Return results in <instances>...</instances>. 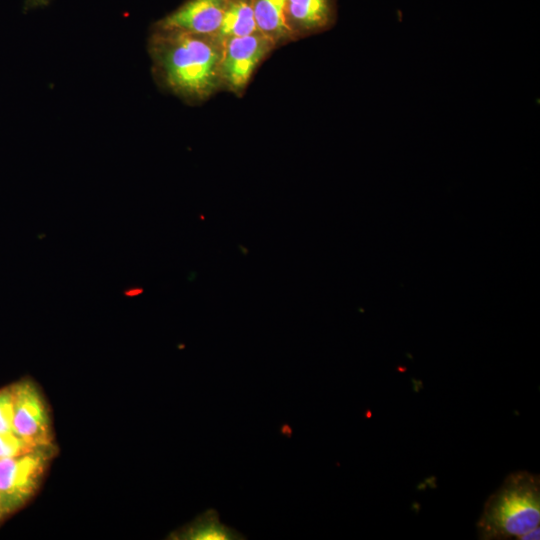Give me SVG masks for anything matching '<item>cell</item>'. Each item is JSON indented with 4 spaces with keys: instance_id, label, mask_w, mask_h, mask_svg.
<instances>
[{
    "instance_id": "cell-1",
    "label": "cell",
    "mask_w": 540,
    "mask_h": 540,
    "mask_svg": "<svg viewBox=\"0 0 540 540\" xmlns=\"http://www.w3.org/2000/svg\"><path fill=\"white\" fill-rule=\"evenodd\" d=\"M150 52L159 78L180 96L204 98L222 79V44L215 36L156 28Z\"/></svg>"
},
{
    "instance_id": "cell-2",
    "label": "cell",
    "mask_w": 540,
    "mask_h": 540,
    "mask_svg": "<svg viewBox=\"0 0 540 540\" xmlns=\"http://www.w3.org/2000/svg\"><path fill=\"white\" fill-rule=\"evenodd\" d=\"M539 523V475L516 471L487 498L477 531L481 540L521 539Z\"/></svg>"
},
{
    "instance_id": "cell-3",
    "label": "cell",
    "mask_w": 540,
    "mask_h": 540,
    "mask_svg": "<svg viewBox=\"0 0 540 540\" xmlns=\"http://www.w3.org/2000/svg\"><path fill=\"white\" fill-rule=\"evenodd\" d=\"M55 449L52 443L0 459V502L8 514L20 509L36 493Z\"/></svg>"
},
{
    "instance_id": "cell-4",
    "label": "cell",
    "mask_w": 540,
    "mask_h": 540,
    "mask_svg": "<svg viewBox=\"0 0 540 540\" xmlns=\"http://www.w3.org/2000/svg\"><path fill=\"white\" fill-rule=\"evenodd\" d=\"M14 394L13 428L32 447L53 443L50 415L45 400L31 380L12 384Z\"/></svg>"
},
{
    "instance_id": "cell-5",
    "label": "cell",
    "mask_w": 540,
    "mask_h": 540,
    "mask_svg": "<svg viewBox=\"0 0 540 540\" xmlns=\"http://www.w3.org/2000/svg\"><path fill=\"white\" fill-rule=\"evenodd\" d=\"M275 43L276 41L260 31L224 41L221 75L230 88L234 91L243 89L258 63Z\"/></svg>"
},
{
    "instance_id": "cell-6",
    "label": "cell",
    "mask_w": 540,
    "mask_h": 540,
    "mask_svg": "<svg viewBox=\"0 0 540 540\" xmlns=\"http://www.w3.org/2000/svg\"><path fill=\"white\" fill-rule=\"evenodd\" d=\"M230 0H187L161 19L157 29L215 36Z\"/></svg>"
},
{
    "instance_id": "cell-7",
    "label": "cell",
    "mask_w": 540,
    "mask_h": 540,
    "mask_svg": "<svg viewBox=\"0 0 540 540\" xmlns=\"http://www.w3.org/2000/svg\"><path fill=\"white\" fill-rule=\"evenodd\" d=\"M335 0H287L286 19L291 30L321 31L335 21Z\"/></svg>"
},
{
    "instance_id": "cell-8",
    "label": "cell",
    "mask_w": 540,
    "mask_h": 540,
    "mask_svg": "<svg viewBox=\"0 0 540 540\" xmlns=\"http://www.w3.org/2000/svg\"><path fill=\"white\" fill-rule=\"evenodd\" d=\"M172 539L188 540H237L245 537L234 528L220 522L216 510L209 509L197 517L194 522L174 532Z\"/></svg>"
},
{
    "instance_id": "cell-9",
    "label": "cell",
    "mask_w": 540,
    "mask_h": 540,
    "mask_svg": "<svg viewBox=\"0 0 540 540\" xmlns=\"http://www.w3.org/2000/svg\"><path fill=\"white\" fill-rule=\"evenodd\" d=\"M257 31L253 0H230L215 37L222 44L230 38L247 36Z\"/></svg>"
},
{
    "instance_id": "cell-10",
    "label": "cell",
    "mask_w": 540,
    "mask_h": 540,
    "mask_svg": "<svg viewBox=\"0 0 540 540\" xmlns=\"http://www.w3.org/2000/svg\"><path fill=\"white\" fill-rule=\"evenodd\" d=\"M287 0H253L258 30L274 41L292 35L286 19Z\"/></svg>"
},
{
    "instance_id": "cell-11",
    "label": "cell",
    "mask_w": 540,
    "mask_h": 540,
    "mask_svg": "<svg viewBox=\"0 0 540 540\" xmlns=\"http://www.w3.org/2000/svg\"><path fill=\"white\" fill-rule=\"evenodd\" d=\"M13 414L14 394L11 384L0 389V434L15 433Z\"/></svg>"
},
{
    "instance_id": "cell-12",
    "label": "cell",
    "mask_w": 540,
    "mask_h": 540,
    "mask_svg": "<svg viewBox=\"0 0 540 540\" xmlns=\"http://www.w3.org/2000/svg\"><path fill=\"white\" fill-rule=\"evenodd\" d=\"M35 447L29 445L16 433L0 434V459L21 455Z\"/></svg>"
},
{
    "instance_id": "cell-13",
    "label": "cell",
    "mask_w": 540,
    "mask_h": 540,
    "mask_svg": "<svg viewBox=\"0 0 540 540\" xmlns=\"http://www.w3.org/2000/svg\"><path fill=\"white\" fill-rule=\"evenodd\" d=\"M143 291L144 289L141 286H132V287H127L126 289H124L123 295L125 297L131 298V297H136V296L141 295Z\"/></svg>"
},
{
    "instance_id": "cell-14",
    "label": "cell",
    "mask_w": 540,
    "mask_h": 540,
    "mask_svg": "<svg viewBox=\"0 0 540 540\" xmlns=\"http://www.w3.org/2000/svg\"><path fill=\"white\" fill-rule=\"evenodd\" d=\"M539 535H540V526H537L533 529H531L530 531H528L526 534H524L522 537H521V540H531V539H539Z\"/></svg>"
},
{
    "instance_id": "cell-15",
    "label": "cell",
    "mask_w": 540,
    "mask_h": 540,
    "mask_svg": "<svg viewBox=\"0 0 540 540\" xmlns=\"http://www.w3.org/2000/svg\"><path fill=\"white\" fill-rule=\"evenodd\" d=\"M6 515H8V513L6 512V510L4 509L3 505L0 502V521H2Z\"/></svg>"
}]
</instances>
